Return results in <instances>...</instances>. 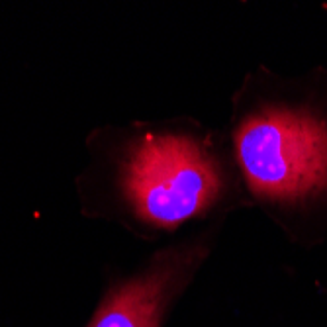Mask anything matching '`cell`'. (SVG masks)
Returning <instances> with one entry per match:
<instances>
[{"instance_id":"obj_1","label":"cell","mask_w":327,"mask_h":327,"mask_svg":"<svg viewBox=\"0 0 327 327\" xmlns=\"http://www.w3.org/2000/svg\"><path fill=\"white\" fill-rule=\"evenodd\" d=\"M327 81L284 86L259 100L235 130L251 194L282 221L327 218Z\"/></svg>"},{"instance_id":"obj_2","label":"cell","mask_w":327,"mask_h":327,"mask_svg":"<svg viewBox=\"0 0 327 327\" xmlns=\"http://www.w3.org/2000/svg\"><path fill=\"white\" fill-rule=\"evenodd\" d=\"M219 166L200 143L184 136H147L130 153L124 190L137 216L176 227L206 210L221 192Z\"/></svg>"},{"instance_id":"obj_3","label":"cell","mask_w":327,"mask_h":327,"mask_svg":"<svg viewBox=\"0 0 327 327\" xmlns=\"http://www.w3.org/2000/svg\"><path fill=\"white\" fill-rule=\"evenodd\" d=\"M200 261V251L168 253L141 276L112 290L88 327H159L166 302Z\"/></svg>"}]
</instances>
